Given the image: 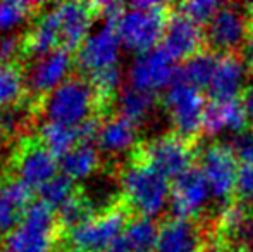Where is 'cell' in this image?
I'll list each match as a JSON object with an SVG mask.
<instances>
[{
    "mask_svg": "<svg viewBox=\"0 0 253 252\" xmlns=\"http://www.w3.org/2000/svg\"><path fill=\"white\" fill-rule=\"evenodd\" d=\"M220 7L222 5L219 2H212V0H191V2L179 3L177 12L197 23L198 26H202V24H209L213 19V16L219 12Z\"/></svg>",
    "mask_w": 253,
    "mask_h": 252,
    "instance_id": "cell-33",
    "label": "cell"
},
{
    "mask_svg": "<svg viewBox=\"0 0 253 252\" xmlns=\"http://www.w3.org/2000/svg\"><path fill=\"white\" fill-rule=\"evenodd\" d=\"M78 192L76 183L71 178H67L66 175L59 173L55 178H52L50 182H47L43 187L37 190L38 194V201L45 202L47 205H50L53 211L64 205L74 194Z\"/></svg>",
    "mask_w": 253,
    "mask_h": 252,
    "instance_id": "cell-32",
    "label": "cell"
},
{
    "mask_svg": "<svg viewBox=\"0 0 253 252\" xmlns=\"http://www.w3.org/2000/svg\"><path fill=\"white\" fill-rule=\"evenodd\" d=\"M129 218L126 202H117L66 233L73 252H105L124 233Z\"/></svg>",
    "mask_w": 253,
    "mask_h": 252,
    "instance_id": "cell-5",
    "label": "cell"
},
{
    "mask_svg": "<svg viewBox=\"0 0 253 252\" xmlns=\"http://www.w3.org/2000/svg\"><path fill=\"white\" fill-rule=\"evenodd\" d=\"M226 233L233 237L241 252H253V211L245 212L240 223L234 228L227 230Z\"/></svg>",
    "mask_w": 253,
    "mask_h": 252,
    "instance_id": "cell-34",
    "label": "cell"
},
{
    "mask_svg": "<svg viewBox=\"0 0 253 252\" xmlns=\"http://www.w3.org/2000/svg\"><path fill=\"white\" fill-rule=\"evenodd\" d=\"M55 252H73V251H71L69 247H67V249H57Z\"/></svg>",
    "mask_w": 253,
    "mask_h": 252,
    "instance_id": "cell-42",
    "label": "cell"
},
{
    "mask_svg": "<svg viewBox=\"0 0 253 252\" xmlns=\"http://www.w3.org/2000/svg\"><path fill=\"white\" fill-rule=\"evenodd\" d=\"M231 149L241 164H253V131L245 130L243 133L234 135Z\"/></svg>",
    "mask_w": 253,
    "mask_h": 252,
    "instance_id": "cell-35",
    "label": "cell"
},
{
    "mask_svg": "<svg viewBox=\"0 0 253 252\" xmlns=\"http://www.w3.org/2000/svg\"><path fill=\"white\" fill-rule=\"evenodd\" d=\"M243 57L247 59V62H250L253 66V30L250 31V35H248L247 42H245L243 45Z\"/></svg>",
    "mask_w": 253,
    "mask_h": 252,
    "instance_id": "cell-40",
    "label": "cell"
},
{
    "mask_svg": "<svg viewBox=\"0 0 253 252\" xmlns=\"http://www.w3.org/2000/svg\"><path fill=\"white\" fill-rule=\"evenodd\" d=\"M121 189L127 207L143 218L159 216L170 199L169 178L134 155L121 175Z\"/></svg>",
    "mask_w": 253,
    "mask_h": 252,
    "instance_id": "cell-1",
    "label": "cell"
},
{
    "mask_svg": "<svg viewBox=\"0 0 253 252\" xmlns=\"http://www.w3.org/2000/svg\"><path fill=\"white\" fill-rule=\"evenodd\" d=\"M60 35V49L78 52L91 33L97 19L95 5L91 2H60L52 5Z\"/></svg>",
    "mask_w": 253,
    "mask_h": 252,
    "instance_id": "cell-13",
    "label": "cell"
},
{
    "mask_svg": "<svg viewBox=\"0 0 253 252\" xmlns=\"http://www.w3.org/2000/svg\"><path fill=\"white\" fill-rule=\"evenodd\" d=\"M245 80H247V66L234 54H220L217 69L210 81L209 92L210 99L217 102L238 101L243 95Z\"/></svg>",
    "mask_w": 253,
    "mask_h": 252,
    "instance_id": "cell-18",
    "label": "cell"
},
{
    "mask_svg": "<svg viewBox=\"0 0 253 252\" xmlns=\"http://www.w3.org/2000/svg\"><path fill=\"white\" fill-rule=\"evenodd\" d=\"M220 54H215L212 50H200L183 62V66L177 71V78L195 85L197 88H209L212 76L217 69Z\"/></svg>",
    "mask_w": 253,
    "mask_h": 252,
    "instance_id": "cell-27",
    "label": "cell"
},
{
    "mask_svg": "<svg viewBox=\"0 0 253 252\" xmlns=\"http://www.w3.org/2000/svg\"><path fill=\"white\" fill-rule=\"evenodd\" d=\"M236 194L245 204L253 205V164H241L238 171Z\"/></svg>",
    "mask_w": 253,
    "mask_h": 252,
    "instance_id": "cell-37",
    "label": "cell"
},
{
    "mask_svg": "<svg viewBox=\"0 0 253 252\" xmlns=\"http://www.w3.org/2000/svg\"><path fill=\"white\" fill-rule=\"evenodd\" d=\"M205 38L212 49L231 54V50L238 49L248 38L245 14L234 5H222L207 24Z\"/></svg>",
    "mask_w": 253,
    "mask_h": 252,
    "instance_id": "cell-15",
    "label": "cell"
},
{
    "mask_svg": "<svg viewBox=\"0 0 253 252\" xmlns=\"http://www.w3.org/2000/svg\"><path fill=\"white\" fill-rule=\"evenodd\" d=\"M247 123L248 116L240 101H212L207 104L203 116V130L207 135H220L224 131L240 135L245 131Z\"/></svg>",
    "mask_w": 253,
    "mask_h": 252,
    "instance_id": "cell-20",
    "label": "cell"
},
{
    "mask_svg": "<svg viewBox=\"0 0 253 252\" xmlns=\"http://www.w3.org/2000/svg\"><path fill=\"white\" fill-rule=\"evenodd\" d=\"M19 105H14V107L3 109L0 111V133L2 135H10L17 126H19Z\"/></svg>",
    "mask_w": 253,
    "mask_h": 252,
    "instance_id": "cell-38",
    "label": "cell"
},
{
    "mask_svg": "<svg viewBox=\"0 0 253 252\" xmlns=\"http://www.w3.org/2000/svg\"><path fill=\"white\" fill-rule=\"evenodd\" d=\"M238 159L231 145L210 144L203 149L200 157V169L209 182L212 199L217 202H229L236 192L238 182Z\"/></svg>",
    "mask_w": 253,
    "mask_h": 252,
    "instance_id": "cell-8",
    "label": "cell"
},
{
    "mask_svg": "<svg viewBox=\"0 0 253 252\" xmlns=\"http://www.w3.org/2000/svg\"><path fill=\"white\" fill-rule=\"evenodd\" d=\"M60 49V35L57 26L55 14L52 7L40 12L35 19L33 26L23 37V55L30 59H40Z\"/></svg>",
    "mask_w": 253,
    "mask_h": 252,
    "instance_id": "cell-19",
    "label": "cell"
},
{
    "mask_svg": "<svg viewBox=\"0 0 253 252\" xmlns=\"http://www.w3.org/2000/svg\"><path fill=\"white\" fill-rule=\"evenodd\" d=\"M37 9V3L24 2V0H3V2H0V33L9 35L10 31L23 26Z\"/></svg>",
    "mask_w": 253,
    "mask_h": 252,
    "instance_id": "cell-31",
    "label": "cell"
},
{
    "mask_svg": "<svg viewBox=\"0 0 253 252\" xmlns=\"http://www.w3.org/2000/svg\"><path fill=\"white\" fill-rule=\"evenodd\" d=\"M240 102H241V105H243L245 112H247L248 119L253 121V87H248L247 90L243 92Z\"/></svg>",
    "mask_w": 253,
    "mask_h": 252,
    "instance_id": "cell-39",
    "label": "cell"
},
{
    "mask_svg": "<svg viewBox=\"0 0 253 252\" xmlns=\"http://www.w3.org/2000/svg\"><path fill=\"white\" fill-rule=\"evenodd\" d=\"M42 111L45 121L78 128L98 114V104L86 78L71 76L42 99Z\"/></svg>",
    "mask_w": 253,
    "mask_h": 252,
    "instance_id": "cell-2",
    "label": "cell"
},
{
    "mask_svg": "<svg viewBox=\"0 0 253 252\" xmlns=\"http://www.w3.org/2000/svg\"><path fill=\"white\" fill-rule=\"evenodd\" d=\"M90 83V87L93 88L95 97H97L98 104V114L102 116V112L112 104L114 99H117L121 92V83H123V73H121L119 66L107 67V69L95 71L84 76Z\"/></svg>",
    "mask_w": 253,
    "mask_h": 252,
    "instance_id": "cell-28",
    "label": "cell"
},
{
    "mask_svg": "<svg viewBox=\"0 0 253 252\" xmlns=\"http://www.w3.org/2000/svg\"><path fill=\"white\" fill-rule=\"evenodd\" d=\"M105 252H131V249H129V246H127L126 240H124V237L121 235Z\"/></svg>",
    "mask_w": 253,
    "mask_h": 252,
    "instance_id": "cell-41",
    "label": "cell"
},
{
    "mask_svg": "<svg viewBox=\"0 0 253 252\" xmlns=\"http://www.w3.org/2000/svg\"><path fill=\"white\" fill-rule=\"evenodd\" d=\"M136 138V125L117 114L103 119L97 137V147L98 151L105 152V154H124L134 147Z\"/></svg>",
    "mask_w": 253,
    "mask_h": 252,
    "instance_id": "cell-22",
    "label": "cell"
},
{
    "mask_svg": "<svg viewBox=\"0 0 253 252\" xmlns=\"http://www.w3.org/2000/svg\"><path fill=\"white\" fill-rule=\"evenodd\" d=\"M23 55V37L19 35H2L0 37V62H17Z\"/></svg>",
    "mask_w": 253,
    "mask_h": 252,
    "instance_id": "cell-36",
    "label": "cell"
},
{
    "mask_svg": "<svg viewBox=\"0 0 253 252\" xmlns=\"http://www.w3.org/2000/svg\"><path fill=\"white\" fill-rule=\"evenodd\" d=\"M164 107L169 114L170 125L176 135L190 140L191 137L203 130V116H205V99L200 88L188 81L176 78L174 83L166 90Z\"/></svg>",
    "mask_w": 253,
    "mask_h": 252,
    "instance_id": "cell-6",
    "label": "cell"
},
{
    "mask_svg": "<svg viewBox=\"0 0 253 252\" xmlns=\"http://www.w3.org/2000/svg\"><path fill=\"white\" fill-rule=\"evenodd\" d=\"M12 166L14 176L30 185L35 192L60 173L59 159L37 137L21 140L14 154Z\"/></svg>",
    "mask_w": 253,
    "mask_h": 252,
    "instance_id": "cell-9",
    "label": "cell"
},
{
    "mask_svg": "<svg viewBox=\"0 0 253 252\" xmlns=\"http://www.w3.org/2000/svg\"><path fill=\"white\" fill-rule=\"evenodd\" d=\"M203 40H205V33L202 31V28L177 12L172 14L167 21L160 47L174 61H188L202 50Z\"/></svg>",
    "mask_w": 253,
    "mask_h": 252,
    "instance_id": "cell-16",
    "label": "cell"
},
{
    "mask_svg": "<svg viewBox=\"0 0 253 252\" xmlns=\"http://www.w3.org/2000/svg\"><path fill=\"white\" fill-rule=\"evenodd\" d=\"M167 7L160 2H134L116 23L123 47L143 54L160 47L167 26Z\"/></svg>",
    "mask_w": 253,
    "mask_h": 252,
    "instance_id": "cell-3",
    "label": "cell"
},
{
    "mask_svg": "<svg viewBox=\"0 0 253 252\" xmlns=\"http://www.w3.org/2000/svg\"><path fill=\"white\" fill-rule=\"evenodd\" d=\"M35 202V190L17 176L0 178V233L7 235L24 218Z\"/></svg>",
    "mask_w": 253,
    "mask_h": 252,
    "instance_id": "cell-17",
    "label": "cell"
},
{
    "mask_svg": "<svg viewBox=\"0 0 253 252\" xmlns=\"http://www.w3.org/2000/svg\"><path fill=\"white\" fill-rule=\"evenodd\" d=\"M62 233L55 211L42 201H35L24 218L2 239L3 252H55Z\"/></svg>",
    "mask_w": 253,
    "mask_h": 252,
    "instance_id": "cell-4",
    "label": "cell"
},
{
    "mask_svg": "<svg viewBox=\"0 0 253 252\" xmlns=\"http://www.w3.org/2000/svg\"><path fill=\"white\" fill-rule=\"evenodd\" d=\"M200 232L188 219L170 218L159 226L153 252H198Z\"/></svg>",
    "mask_w": 253,
    "mask_h": 252,
    "instance_id": "cell-21",
    "label": "cell"
},
{
    "mask_svg": "<svg viewBox=\"0 0 253 252\" xmlns=\"http://www.w3.org/2000/svg\"><path fill=\"white\" fill-rule=\"evenodd\" d=\"M74 66H76L74 55L62 49L40 59H35L30 69L26 71L28 92L43 99L59 85H62L67 78H71V71Z\"/></svg>",
    "mask_w": 253,
    "mask_h": 252,
    "instance_id": "cell-14",
    "label": "cell"
},
{
    "mask_svg": "<svg viewBox=\"0 0 253 252\" xmlns=\"http://www.w3.org/2000/svg\"><path fill=\"white\" fill-rule=\"evenodd\" d=\"M176 61L162 47L138 54L127 69V85L157 94L167 90L177 78Z\"/></svg>",
    "mask_w": 253,
    "mask_h": 252,
    "instance_id": "cell-10",
    "label": "cell"
},
{
    "mask_svg": "<svg viewBox=\"0 0 253 252\" xmlns=\"http://www.w3.org/2000/svg\"><path fill=\"white\" fill-rule=\"evenodd\" d=\"M123 42L117 33L116 23H102L100 28L91 31L80 50L74 54V62L86 76L95 71L119 66V54Z\"/></svg>",
    "mask_w": 253,
    "mask_h": 252,
    "instance_id": "cell-11",
    "label": "cell"
},
{
    "mask_svg": "<svg viewBox=\"0 0 253 252\" xmlns=\"http://www.w3.org/2000/svg\"><path fill=\"white\" fill-rule=\"evenodd\" d=\"M37 138L57 159L64 157V155L69 151H73L78 144H81L80 130H78V128L45 121V119H43V123L38 126Z\"/></svg>",
    "mask_w": 253,
    "mask_h": 252,
    "instance_id": "cell-25",
    "label": "cell"
},
{
    "mask_svg": "<svg viewBox=\"0 0 253 252\" xmlns=\"http://www.w3.org/2000/svg\"><path fill=\"white\" fill-rule=\"evenodd\" d=\"M157 102V94L140 90L131 85H124L117 95V107L119 116L129 119L134 125H140L148 118V114L153 111Z\"/></svg>",
    "mask_w": 253,
    "mask_h": 252,
    "instance_id": "cell-24",
    "label": "cell"
},
{
    "mask_svg": "<svg viewBox=\"0 0 253 252\" xmlns=\"http://www.w3.org/2000/svg\"><path fill=\"white\" fill-rule=\"evenodd\" d=\"M134 157L141 159L152 168H155L166 178L176 180L183 173H186L193 161V149L188 138L179 135H164L143 144L136 151Z\"/></svg>",
    "mask_w": 253,
    "mask_h": 252,
    "instance_id": "cell-7",
    "label": "cell"
},
{
    "mask_svg": "<svg viewBox=\"0 0 253 252\" xmlns=\"http://www.w3.org/2000/svg\"><path fill=\"white\" fill-rule=\"evenodd\" d=\"M60 173L71 178L74 183L90 178L100 166V151L97 144L81 142L73 151L59 159Z\"/></svg>",
    "mask_w": 253,
    "mask_h": 252,
    "instance_id": "cell-23",
    "label": "cell"
},
{
    "mask_svg": "<svg viewBox=\"0 0 253 252\" xmlns=\"http://www.w3.org/2000/svg\"><path fill=\"white\" fill-rule=\"evenodd\" d=\"M210 199H212V192H210L209 182L203 171L197 166L190 168L170 183L169 207L174 218L191 221L202 214Z\"/></svg>",
    "mask_w": 253,
    "mask_h": 252,
    "instance_id": "cell-12",
    "label": "cell"
},
{
    "mask_svg": "<svg viewBox=\"0 0 253 252\" xmlns=\"http://www.w3.org/2000/svg\"><path fill=\"white\" fill-rule=\"evenodd\" d=\"M57 221L60 225V230L64 232H69V230L76 228L78 225H81L83 221H86L88 218H91L95 212L93 201H91L88 195H84L83 192L78 190L69 201L64 205H60L55 211Z\"/></svg>",
    "mask_w": 253,
    "mask_h": 252,
    "instance_id": "cell-29",
    "label": "cell"
},
{
    "mask_svg": "<svg viewBox=\"0 0 253 252\" xmlns=\"http://www.w3.org/2000/svg\"><path fill=\"white\" fill-rule=\"evenodd\" d=\"M123 237L129 246L131 252H152L155 251L159 226L152 218L138 216V218L129 219Z\"/></svg>",
    "mask_w": 253,
    "mask_h": 252,
    "instance_id": "cell-30",
    "label": "cell"
},
{
    "mask_svg": "<svg viewBox=\"0 0 253 252\" xmlns=\"http://www.w3.org/2000/svg\"><path fill=\"white\" fill-rule=\"evenodd\" d=\"M28 90L26 71L19 62H0V111L19 105Z\"/></svg>",
    "mask_w": 253,
    "mask_h": 252,
    "instance_id": "cell-26",
    "label": "cell"
}]
</instances>
